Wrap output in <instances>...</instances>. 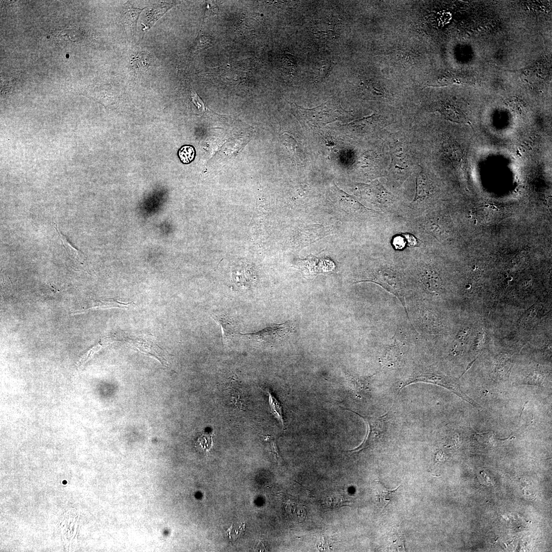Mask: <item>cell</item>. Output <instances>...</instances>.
Segmentation results:
<instances>
[{
  "label": "cell",
  "mask_w": 552,
  "mask_h": 552,
  "mask_svg": "<svg viewBox=\"0 0 552 552\" xmlns=\"http://www.w3.org/2000/svg\"><path fill=\"white\" fill-rule=\"evenodd\" d=\"M294 109L300 119L319 128L342 120L352 113L343 110L339 102L333 98L314 109H305L296 105L294 106Z\"/></svg>",
  "instance_id": "obj_1"
},
{
  "label": "cell",
  "mask_w": 552,
  "mask_h": 552,
  "mask_svg": "<svg viewBox=\"0 0 552 552\" xmlns=\"http://www.w3.org/2000/svg\"><path fill=\"white\" fill-rule=\"evenodd\" d=\"M370 282L376 284L394 295L400 302L408 318L405 300V288L401 274L396 270L383 267L366 274L356 283Z\"/></svg>",
  "instance_id": "obj_2"
},
{
  "label": "cell",
  "mask_w": 552,
  "mask_h": 552,
  "mask_svg": "<svg viewBox=\"0 0 552 552\" xmlns=\"http://www.w3.org/2000/svg\"><path fill=\"white\" fill-rule=\"evenodd\" d=\"M391 150L390 172L397 182L402 183L412 172L410 152L405 145L398 142L391 145Z\"/></svg>",
  "instance_id": "obj_3"
},
{
  "label": "cell",
  "mask_w": 552,
  "mask_h": 552,
  "mask_svg": "<svg viewBox=\"0 0 552 552\" xmlns=\"http://www.w3.org/2000/svg\"><path fill=\"white\" fill-rule=\"evenodd\" d=\"M294 327L291 321H289L283 324L273 325L257 332L240 334L248 336L253 340L261 344H268L281 340L292 334L295 330Z\"/></svg>",
  "instance_id": "obj_4"
},
{
  "label": "cell",
  "mask_w": 552,
  "mask_h": 552,
  "mask_svg": "<svg viewBox=\"0 0 552 552\" xmlns=\"http://www.w3.org/2000/svg\"><path fill=\"white\" fill-rule=\"evenodd\" d=\"M126 342L134 350L155 357L166 367L169 366L170 364L166 359L165 353L153 341L146 338H136L129 339Z\"/></svg>",
  "instance_id": "obj_5"
},
{
  "label": "cell",
  "mask_w": 552,
  "mask_h": 552,
  "mask_svg": "<svg viewBox=\"0 0 552 552\" xmlns=\"http://www.w3.org/2000/svg\"><path fill=\"white\" fill-rule=\"evenodd\" d=\"M362 188L364 195L378 204L386 206L393 202L392 195L378 180L369 185H364Z\"/></svg>",
  "instance_id": "obj_6"
},
{
  "label": "cell",
  "mask_w": 552,
  "mask_h": 552,
  "mask_svg": "<svg viewBox=\"0 0 552 552\" xmlns=\"http://www.w3.org/2000/svg\"><path fill=\"white\" fill-rule=\"evenodd\" d=\"M327 228L319 225L308 226L299 231L297 238L298 249L303 248L330 233Z\"/></svg>",
  "instance_id": "obj_7"
},
{
  "label": "cell",
  "mask_w": 552,
  "mask_h": 552,
  "mask_svg": "<svg viewBox=\"0 0 552 552\" xmlns=\"http://www.w3.org/2000/svg\"><path fill=\"white\" fill-rule=\"evenodd\" d=\"M433 191L432 181L424 168L418 174L417 178V192L412 203H421L428 201Z\"/></svg>",
  "instance_id": "obj_8"
},
{
  "label": "cell",
  "mask_w": 552,
  "mask_h": 552,
  "mask_svg": "<svg viewBox=\"0 0 552 552\" xmlns=\"http://www.w3.org/2000/svg\"><path fill=\"white\" fill-rule=\"evenodd\" d=\"M334 189L338 202L344 210L352 213L360 214L373 212L366 208L353 196L343 191L336 185H334Z\"/></svg>",
  "instance_id": "obj_9"
},
{
  "label": "cell",
  "mask_w": 552,
  "mask_h": 552,
  "mask_svg": "<svg viewBox=\"0 0 552 552\" xmlns=\"http://www.w3.org/2000/svg\"><path fill=\"white\" fill-rule=\"evenodd\" d=\"M420 280L429 291L436 292L442 286V281L437 270L433 267L425 265L421 267Z\"/></svg>",
  "instance_id": "obj_10"
},
{
  "label": "cell",
  "mask_w": 552,
  "mask_h": 552,
  "mask_svg": "<svg viewBox=\"0 0 552 552\" xmlns=\"http://www.w3.org/2000/svg\"><path fill=\"white\" fill-rule=\"evenodd\" d=\"M213 317L221 327L223 340L228 342L236 333V324L233 318L226 315H213Z\"/></svg>",
  "instance_id": "obj_11"
},
{
  "label": "cell",
  "mask_w": 552,
  "mask_h": 552,
  "mask_svg": "<svg viewBox=\"0 0 552 552\" xmlns=\"http://www.w3.org/2000/svg\"><path fill=\"white\" fill-rule=\"evenodd\" d=\"M143 10L129 7L125 10L124 18L126 30L130 35H134L136 22Z\"/></svg>",
  "instance_id": "obj_12"
},
{
  "label": "cell",
  "mask_w": 552,
  "mask_h": 552,
  "mask_svg": "<svg viewBox=\"0 0 552 552\" xmlns=\"http://www.w3.org/2000/svg\"><path fill=\"white\" fill-rule=\"evenodd\" d=\"M268 396V403L271 412L277 419L281 425L285 428V421L283 414V408L281 402L276 398L268 389L266 390Z\"/></svg>",
  "instance_id": "obj_13"
},
{
  "label": "cell",
  "mask_w": 552,
  "mask_h": 552,
  "mask_svg": "<svg viewBox=\"0 0 552 552\" xmlns=\"http://www.w3.org/2000/svg\"><path fill=\"white\" fill-rule=\"evenodd\" d=\"M377 498L382 507L385 508L394 501L400 486L395 490L390 491L385 488L380 481H377Z\"/></svg>",
  "instance_id": "obj_14"
},
{
  "label": "cell",
  "mask_w": 552,
  "mask_h": 552,
  "mask_svg": "<svg viewBox=\"0 0 552 552\" xmlns=\"http://www.w3.org/2000/svg\"><path fill=\"white\" fill-rule=\"evenodd\" d=\"M171 7V5L166 4L163 6L158 7L151 10L149 13L148 14L149 15L147 17L148 19L145 23L146 29L147 28H150Z\"/></svg>",
  "instance_id": "obj_15"
},
{
  "label": "cell",
  "mask_w": 552,
  "mask_h": 552,
  "mask_svg": "<svg viewBox=\"0 0 552 552\" xmlns=\"http://www.w3.org/2000/svg\"><path fill=\"white\" fill-rule=\"evenodd\" d=\"M212 42L213 40L209 35H199L190 49L191 54H198L201 50L210 47Z\"/></svg>",
  "instance_id": "obj_16"
},
{
  "label": "cell",
  "mask_w": 552,
  "mask_h": 552,
  "mask_svg": "<svg viewBox=\"0 0 552 552\" xmlns=\"http://www.w3.org/2000/svg\"><path fill=\"white\" fill-rule=\"evenodd\" d=\"M131 305V303H125L120 302L118 301L109 300V301H97L95 303V305L91 308L87 309L89 310L91 309H110L113 308H129Z\"/></svg>",
  "instance_id": "obj_17"
},
{
  "label": "cell",
  "mask_w": 552,
  "mask_h": 552,
  "mask_svg": "<svg viewBox=\"0 0 552 552\" xmlns=\"http://www.w3.org/2000/svg\"><path fill=\"white\" fill-rule=\"evenodd\" d=\"M113 341V340L111 338H107L104 339L99 344L96 345L93 348L91 349L88 353L85 354L82 358L80 359L78 362L77 365L79 367L83 366L86 362H87L90 359L92 358L93 355L96 353L99 352L101 349L104 347H106L110 343Z\"/></svg>",
  "instance_id": "obj_18"
},
{
  "label": "cell",
  "mask_w": 552,
  "mask_h": 552,
  "mask_svg": "<svg viewBox=\"0 0 552 552\" xmlns=\"http://www.w3.org/2000/svg\"><path fill=\"white\" fill-rule=\"evenodd\" d=\"M179 155L181 161L185 164H187L194 159L195 151L192 147L184 146L180 150Z\"/></svg>",
  "instance_id": "obj_19"
},
{
  "label": "cell",
  "mask_w": 552,
  "mask_h": 552,
  "mask_svg": "<svg viewBox=\"0 0 552 552\" xmlns=\"http://www.w3.org/2000/svg\"><path fill=\"white\" fill-rule=\"evenodd\" d=\"M347 501L345 500L343 497L340 495H330L326 498V503L329 507L331 508H340L346 505Z\"/></svg>",
  "instance_id": "obj_20"
},
{
  "label": "cell",
  "mask_w": 552,
  "mask_h": 552,
  "mask_svg": "<svg viewBox=\"0 0 552 552\" xmlns=\"http://www.w3.org/2000/svg\"><path fill=\"white\" fill-rule=\"evenodd\" d=\"M53 226H54L55 228L56 229V230L57 232V234L59 235L60 239H61V242H62L63 244L64 245L63 246H64V248H65V250H66L67 252H68V254H71L74 257H75L76 258H78L79 259H80V257H81V256H80L81 253H81V252L78 251V250H77L75 248H74L73 246L72 245H71V244L70 243H69L68 240H67L66 238L57 229V228L56 227V225L54 223V222H53Z\"/></svg>",
  "instance_id": "obj_21"
},
{
  "label": "cell",
  "mask_w": 552,
  "mask_h": 552,
  "mask_svg": "<svg viewBox=\"0 0 552 552\" xmlns=\"http://www.w3.org/2000/svg\"><path fill=\"white\" fill-rule=\"evenodd\" d=\"M149 55L147 54H144L143 53L138 54L134 58L133 60V63L134 67L136 68H140L146 67L150 66V59L149 57Z\"/></svg>",
  "instance_id": "obj_22"
},
{
  "label": "cell",
  "mask_w": 552,
  "mask_h": 552,
  "mask_svg": "<svg viewBox=\"0 0 552 552\" xmlns=\"http://www.w3.org/2000/svg\"><path fill=\"white\" fill-rule=\"evenodd\" d=\"M192 98L193 102L199 108V109L203 110V104L200 98L198 97V96H197L196 94L194 93L193 94H192Z\"/></svg>",
  "instance_id": "obj_23"
}]
</instances>
